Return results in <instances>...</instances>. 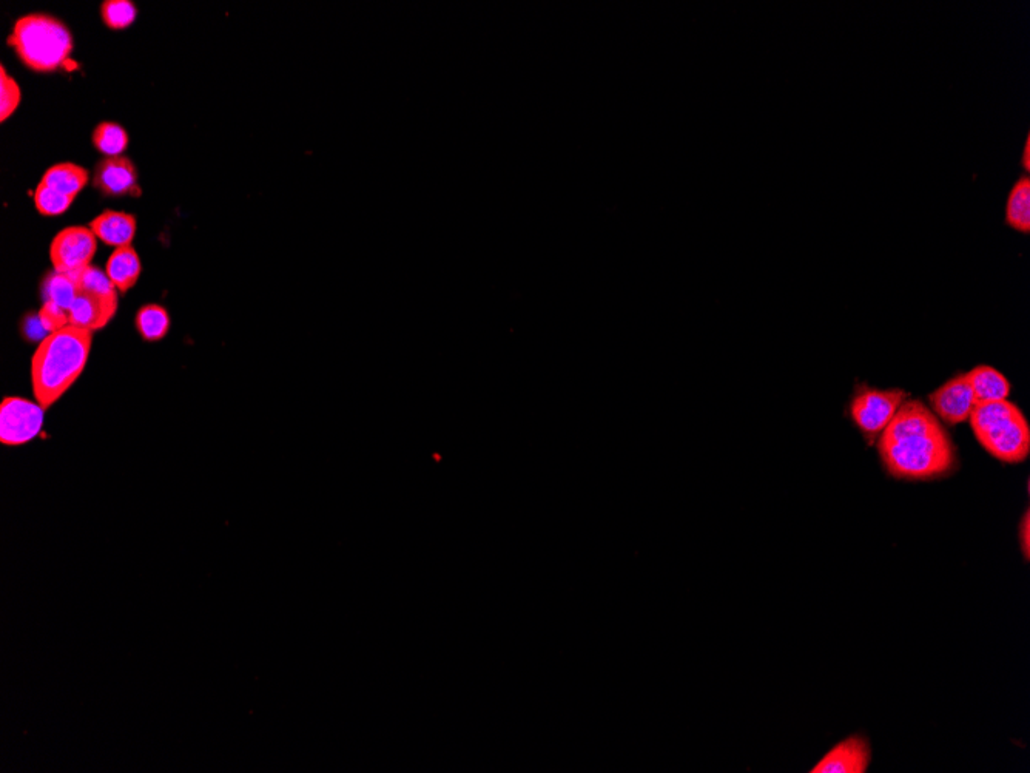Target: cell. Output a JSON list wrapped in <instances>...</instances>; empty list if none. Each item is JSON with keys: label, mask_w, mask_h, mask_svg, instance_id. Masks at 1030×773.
<instances>
[{"label": "cell", "mask_w": 1030, "mask_h": 773, "mask_svg": "<svg viewBox=\"0 0 1030 773\" xmlns=\"http://www.w3.org/2000/svg\"><path fill=\"white\" fill-rule=\"evenodd\" d=\"M38 318L42 329H44L47 334L59 331V329L70 325V315H68L67 309L62 308L59 304L53 303V301H44L41 311H39Z\"/></svg>", "instance_id": "cell-24"}, {"label": "cell", "mask_w": 1030, "mask_h": 773, "mask_svg": "<svg viewBox=\"0 0 1030 773\" xmlns=\"http://www.w3.org/2000/svg\"><path fill=\"white\" fill-rule=\"evenodd\" d=\"M42 289H44L42 291L44 292V301H53V303L67 309V311L71 308V304H73V301L76 300L79 294V287L75 277L56 271H53V274L45 278Z\"/></svg>", "instance_id": "cell-19"}, {"label": "cell", "mask_w": 1030, "mask_h": 773, "mask_svg": "<svg viewBox=\"0 0 1030 773\" xmlns=\"http://www.w3.org/2000/svg\"><path fill=\"white\" fill-rule=\"evenodd\" d=\"M879 457L899 480H935L958 468L952 439L940 419L919 400H906L878 440Z\"/></svg>", "instance_id": "cell-1"}, {"label": "cell", "mask_w": 1030, "mask_h": 773, "mask_svg": "<svg viewBox=\"0 0 1030 773\" xmlns=\"http://www.w3.org/2000/svg\"><path fill=\"white\" fill-rule=\"evenodd\" d=\"M73 277H75L76 283H78L79 291L105 298L119 297V292L116 291L112 280L108 278L107 272H102L98 267H85V269H82Z\"/></svg>", "instance_id": "cell-20"}, {"label": "cell", "mask_w": 1030, "mask_h": 773, "mask_svg": "<svg viewBox=\"0 0 1030 773\" xmlns=\"http://www.w3.org/2000/svg\"><path fill=\"white\" fill-rule=\"evenodd\" d=\"M907 397L909 394L903 389L881 391L867 385L856 388L850 403V416L869 445L881 436Z\"/></svg>", "instance_id": "cell-5"}, {"label": "cell", "mask_w": 1030, "mask_h": 773, "mask_svg": "<svg viewBox=\"0 0 1030 773\" xmlns=\"http://www.w3.org/2000/svg\"><path fill=\"white\" fill-rule=\"evenodd\" d=\"M93 332L65 326L45 335L31 358V386L47 411L73 388L87 366Z\"/></svg>", "instance_id": "cell-2"}, {"label": "cell", "mask_w": 1030, "mask_h": 773, "mask_svg": "<svg viewBox=\"0 0 1030 773\" xmlns=\"http://www.w3.org/2000/svg\"><path fill=\"white\" fill-rule=\"evenodd\" d=\"M970 426L980 445L1003 463H1021L1029 457L1030 428L1023 411L1009 400L977 403Z\"/></svg>", "instance_id": "cell-3"}, {"label": "cell", "mask_w": 1030, "mask_h": 773, "mask_svg": "<svg viewBox=\"0 0 1030 773\" xmlns=\"http://www.w3.org/2000/svg\"><path fill=\"white\" fill-rule=\"evenodd\" d=\"M93 186L105 196H141L138 170L127 156H113L99 161Z\"/></svg>", "instance_id": "cell-10"}, {"label": "cell", "mask_w": 1030, "mask_h": 773, "mask_svg": "<svg viewBox=\"0 0 1030 773\" xmlns=\"http://www.w3.org/2000/svg\"><path fill=\"white\" fill-rule=\"evenodd\" d=\"M73 201L75 198L51 189L44 183L39 184L34 190V206L44 217H59L70 209Z\"/></svg>", "instance_id": "cell-21"}, {"label": "cell", "mask_w": 1030, "mask_h": 773, "mask_svg": "<svg viewBox=\"0 0 1030 773\" xmlns=\"http://www.w3.org/2000/svg\"><path fill=\"white\" fill-rule=\"evenodd\" d=\"M1004 224L1017 232H1030V176L1023 175L1007 193Z\"/></svg>", "instance_id": "cell-15"}, {"label": "cell", "mask_w": 1030, "mask_h": 773, "mask_svg": "<svg viewBox=\"0 0 1030 773\" xmlns=\"http://www.w3.org/2000/svg\"><path fill=\"white\" fill-rule=\"evenodd\" d=\"M101 16L108 28L125 30L136 21L138 10L130 0H105L101 7Z\"/></svg>", "instance_id": "cell-22"}, {"label": "cell", "mask_w": 1030, "mask_h": 773, "mask_svg": "<svg viewBox=\"0 0 1030 773\" xmlns=\"http://www.w3.org/2000/svg\"><path fill=\"white\" fill-rule=\"evenodd\" d=\"M96 250L98 238L90 227H65L51 241L50 260L54 271L75 275L91 266Z\"/></svg>", "instance_id": "cell-7"}, {"label": "cell", "mask_w": 1030, "mask_h": 773, "mask_svg": "<svg viewBox=\"0 0 1030 773\" xmlns=\"http://www.w3.org/2000/svg\"><path fill=\"white\" fill-rule=\"evenodd\" d=\"M119 297L105 298L79 291L78 297L68 309L70 325L85 331H101L118 312Z\"/></svg>", "instance_id": "cell-11"}, {"label": "cell", "mask_w": 1030, "mask_h": 773, "mask_svg": "<svg viewBox=\"0 0 1030 773\" xmlns=\"http://www.w3.org/2000/svg\"><path fill=\"white\" fill-rule=\"evenodd\" d=\"M45 409L22 397H5L0 405V443L10 448L27 445L44 433Z\"/></svg>", "instance_id": "cell-6"}, {"label": "cell", "mask_w": 1030, "mask_h": 773, "mask_svg": "<svg viewBox=\"0 0 1030 773\" xmlns=\"http://www.w3.org/2000/svg\"><path fill=\"white\" fill-rule=\"evenodd\" d=\"M1020 547L1023 551L1026 561H1029L1030 556V514L1029 511L1024 513L1023 519L1020 522Z\"/></svg>", "instance_id": "cell-25"}, {"label": "cell", "mask_w": 1030, "mask_h": 773, "mask_svg": "<svg viewBox=\"0 0 1030 773\" xmlns=\"http://www.w3.org/2000/svg\"><path fill=\"white\" fill-rule=\"evenodd\" d=\"M1020 166L1026 170V175L1030 172V135H1027L1026 142H1024L1023 158H1021Z\"/></svg>", "instance_id": "cell-26"}, {"label": "cell", "mask_w": 1030, "mask_h": 773, "mask_svg": "<svg viewBox=\"0 0 1030 773\" xmlns=\"http://www.w3.org/2000/svg\"><path fill=\"white\" fill-rule=\"evenodd\" d=\"M872 761L869 741L861 735L849 736L825 753L812 773H866Z\"/></svg>", "instance_id": "cell-9"}, {"label": "cell", "mask_w": 1030, "mask_h": 773, "mask_svg": "<svg viewBox=\"0 0 1030 773\" xmlns=\"http://www.w3.org/2000/svg\"><path fill=\"white\" fill-rule=\"evenodd\" d=\"M22 101V90L16 79L11 78L4 65L0 68V121L5 122L14 115Z\"/></svg>", "instance_id": "cell-23"}, {"label": "cell", "mask_w": 1030, "mask_h": 773, "mask_svg": "<svg viewBox=\"0 0 1030 773\" xmlns=\"http://www.w3.org/2000/svg\"><path fill=\"white\" fill-rule=\"evenodd\" d=\"M88 170L73 163L54 164L42 176L41 183L64 195L76 198L88 184Z\"/></svg>", "instance_id": "cell-16"}, {"label": "cell", "mask_w": 1030, "mask_h": 773, "mask_svg": "<svg viewBox=\"0 0 1030 773\" xmlns=\"http://www.w3.org/2000/svg\"><path fill=\"white\" fill-rule=\"evenodd\" d=\"M142 264L135 247L125 246L115 249L108 258L105 272L108 278L115 284L119 294H127L130 289L136 286L141 277Z\"/></svg>", "instance_id": "cell-13"}, {"label": "cell", "mask_w": 1030, "mask_h": 773, "mask_svg": "<svg viewBox=\"0 0 1030 773\" xmlns=\"http://www.w3.org/2000/svg\"><path fill=\"white\" fill-rule=\"evenodd\" d=\"M970 386H972L975 402L986 403L995 400H1007L1010 395V383L1006 377L992 366L981 365L972 371L967 372Z\"/></svg>", "instance_id": "cell-14"}, {"label": "cell", "mask_w": 1030, "mask_h": 773, "mask_svg": "<svg viewBox=\"0 0 1030 773\" xmlns=\"http://www.w3.org/2000/svg\"><path fill=\"white\" fill-rule=\"evenodd\" d=\"M135 325L145 341H159L169 334L172 320L167 309L159 304H147L136 314Z\"/></svg>", "instance_id": "cell-17"}, {"label": "cell", "mask_w": 1030, "mask_h": 773, "mask_svg": "<svg viewBox=\"0 0 1030 773\" xmlns=\"http://www.w3.org/2000/svg\"><path fill=\"white\" fill-rule=\"evenodd\" d=\"M8 45L30 70L51 73L67 64L75 50L67 25L48 14H27L17 19Z\"/></svg>", "instance_id": "cell-4"}, {"label": "cell", "mask_w": 1030, "mask_h": 773, "mask_svg": "<svg viewBox=\"0 0 1030 773\" xmlns=\"http://www.w3.org/2000/svg\"><path fill=\"white\" fill-rule=\"evenodd\" d=\"M929 402L933 414L949 426L969 420L970 412L977 405L967 374H958L944 383L929 395Z\"/></svg>", "instance_id": "cell-8"}, {"label": "cell", "mask_w": 1030, "mask_h": 773, "mask_svg": "<svg viewBox=\"0 0 1030 773\" xmlns=\"http://www.w3.org/2000/svg\"><path fill=\"white\" fill-rule=\"evenodd\" d=\"M91 141H93L95 149L101 152L105 158H113V156H122V153L127 150L128 133L125 132L122 125L116 124V122H101L93 130Z\"/></svg>", "instance_id": "cell-18"}, {"label": "cell", "mask_w": 1030, "mask_h": 773, "mask_svg": "<svg viewBox=\"0 0 1030 773\" xmlns=\"http://www.w3.org/2000/svg\"><path fill=\"white\" fill-rule=\"evenodd\" d=\"M88 227L93 230L96 238L102 243L119 249V247L132 246L138 223L132 213L105 210L91 221Z\"/></svg>", "instance_id": "cell-12"}]
</instances>
